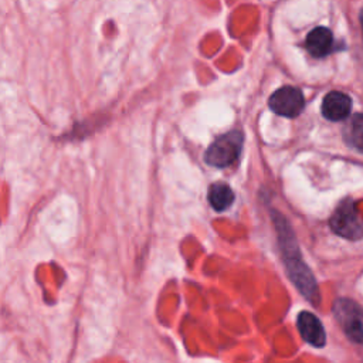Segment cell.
<instances>
[{"label":"cell","instance_id":"1","mask_svg":"<svg viewBox=\"0 0 363 363\" xmlns=\"http://www.w3.org/2000/svg\"><path fill=\"white\" fill-rule=\"evenodd\" d=\"M272 214H274V224L277 228L278 242L282 252V259H284L288 278L308 302L318 306L320 302L318 282L311 268L302 259L295 234L285 217H282L275 211Z\"/></svg>","mask_w":363,"mask_h":363},{"label":"cell","instance_id":"2","mask_svg":"<svg viewBox=\"0 0 363 363\" xmlns=\"http://www.w3.org/2000/svg\"><path fill=\"white\" fill-rule=\"evenodd\" d=\"M332 311L345 335L352 342L363 345V306L352 299L337 298Z\"/></svg>","mask_w":363,"mask_h":363},{"label":"cell","instance_id":"3","mask_svg":"<svg viewBox=\"0 0 363 363\" xmlns=\"http://www.w3.org/2000/svg\"><path fill=\"white\" fill-rule=\"evenodd\" d=\"M242 146V133L231 130L218 136L206 150L204 160L214 167H225L237 160Z\"/></svg>","mask_w":363,"mask_h":363},{"label":"cell","instance_id":"4","mask_svg":"<svg viewBox=\"0 0 363 363\" xmlns=\"http://www.w3.org/2000/svg\"><path fill=\"white\" fill-rule=\"evenodd\" d=\"M329 224L332 231L343 238L360 240L363 237V220L350 199H345L337 204Z\"/></svg>","mask_w":363,"mask_h":363},{"label":"cell","instance_id":"5","mask_svg":"<svg viewBox=\"0 0 363 363\" xmlns=\"http://www.w3.org/2000/svg\"><path fill=\"white\" fill-rule=\"evenodd\" d=\"M268 105L271 111L275 112L277 115H281L285 118H295L302 112L305 106V98L301 89L286 85L277 89L269 96Z\"/></svg>","mask_w":363,"mask_h":363},{"label":"cell","instance_id":"6","mask_svg":"<svg viewBox=\"0 0 363 363\" xmlns=\"http://www.w3.org/2000/svg\"><path fill=\"white\" fill-rule=\"evenodd\" d=\"M296 326L302 339L313 347H323L326 343V332L319 318L309 312L302 311L296 318Z\"/></svg>","mask_w":363,"mask_h":363},{"label":"cell","instance_id":"7","mask_svg":"<svg viewBox=\"0 0 363 363\" xmlns=\"http://www.w3.org/2000/svg\"><path fill=\"white\" fill-rule=\"evenodd\" d=\"M352 109V99L339 91H332L326 94L322 101V115L333 122L346 119Z\"/></svg>","mask_w":363,"mask_h":363},{"label":"cell","instance_id":"8","mask_svg":"<svg viewBox=\"0 0 363 363\" xmlns=\"http://www.w3.org/2000/svg\"><path fill=\"white\" fill-rule=\"evenodd\" d=\"M305 45L311 55L316 58L325 57L333 50V34L326 27H316L306 35Z\"/></svg>","mask_w":363,"mask_h":363},{"label":"cell","instance_id":"9","mask_svg":"<svg viewBox=\"0 0 363 363\" xmlns=\"http://www.w3.org/2000/svg\"><path fill=\"white\" fill-rule=\"evenodd\" d=\"M208 201L216 211L227 210L234 201V193L225 183H214L208 189Z\"/></svg>","mask_w":363,"mask_h":363},{"label":"cell","instance_id":"10","mask_svg":"<svg viewBox=\"0 0 363 363\" xmlns=\"http://www.w3.org/2000/svg\"><path fill=\"white\" fill-rule=\"evenodd\" d=\"M345 142L363 153V113L353 115L345 126Z\"/></svg>","mask_w":363,"mask_h":363},{"label":"cell","instance_id":"11","mask_svg":"<svg viewBox=\"0 0 363 363\" xmlns=\"http://www.w3.org/2000/svg\"><path fill=\"white\" fill-rule=\"evenodd\" d=\"M360 23H362V30H363V10L360 11Z\"/></svg>","mask_w":363,"mask_h":363}]
</instances>
